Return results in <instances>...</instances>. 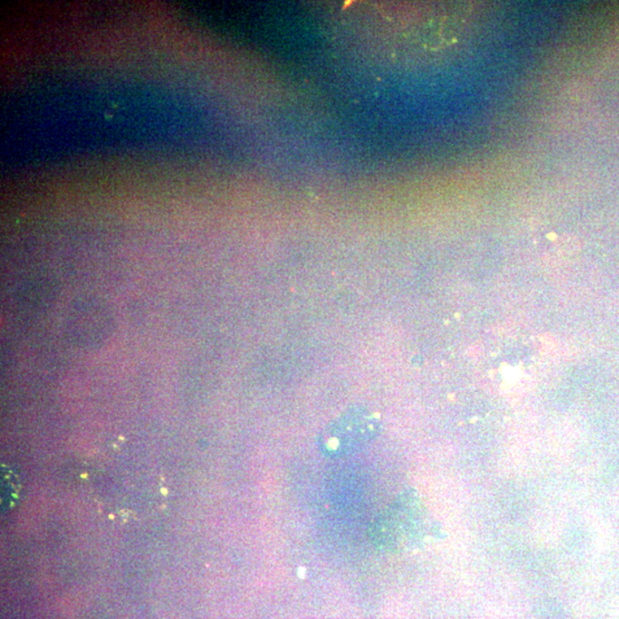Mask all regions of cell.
I'll use <instances>...</instances> for the list:
<instances>
[{"label":"cell","instance_id":"7a4b0ae2","mask_svg":"<svg viewBox=\"0 0 619 619\" xmlns=\"http://www.w3.org/2000/svg\"><path fill=\"white\" fill-rule=\"evenodd\" d=\"M6 473L3 474V490H5L3 492V504L5 505V507L7 508L8 506L13 504V500H15V496L16 495V490L15 489V486L13 484H15V477H11L12 475L7 473V468L5 469Z\"/></svg>","mask_w":619,"mask_h":619},{"label":"cell","instance_id":"6da1fadb","mask_svg":"<svg viewBox=\"0 0 619 619\" xmlns=\"http://www.w3.org/2000/svg\"><path fill=\"white\" fill-rule=\"evenodd\" d=\"M374 428L375 422L372 417H366L360 412L347 413L327 431L325 446L329 451L352 450L356 446L372 437Z\"/></svg>","mask_w":619,"mask_h":619}]
</instances>
